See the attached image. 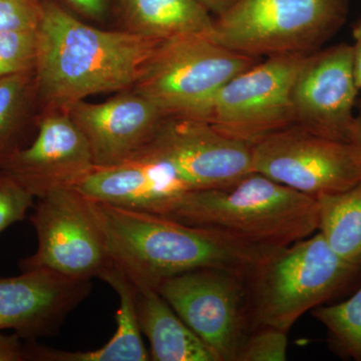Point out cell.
I'll use <instances>...</instances> for the list:
<instances>
[{
    "label": "cell",
    "mask_w": 361,
    "mask_h": 361,
    "mask_svg": "<svg viewBox=\"0 0 361 361\" xmlns=\"http://www.w3.org/2000/svg\"><path fill=\"white\" fill-rule=\"evenodd\" d=\"M137 311L152 360L216 361L210 349L158 292L137 291Z\"/></svg>",
    "instance_id": "obj_19"
},
{
    "label": "cell",
    "mask_w": 361,
    "mask_h": 361,
    "mask_svg": "<svg viewBox=\"0 0 361 361\" xmlns=\"http://www.w3.org/2000/svg\"><path fill=\"white\" fill-rule=\"evenodd\" d=\"M157 292L216 361H236L250 332L245 278L231 271L201 268L164 280Z\"/></svg>",
    "instance_id": "obj_10"
},
{
    "label": "cell",
    "mask_w": 361,
    "mask_h": 361,
    "mask_svg": "<svg viewBox=\"0 0 361 361\" xmlns=\"http://www.w3.org/2000/svg\"><path fill=\"white\" fill-rule=\"evenodd\" d=\"M199 2L205 7L216 18L223 16L226 13L236 6L241 0H198Z\"/></svg>",
    "instance_id": "obj_30"
},
{
    "label": "cell",
    "mask_w": 361,
    "mask_h": 361,
    "mask_svg": "<svg viewBox=\"0 0 361 361\" xmlns=\"http://www.w3.org/2000/svg\"></svg>",
    "instance_id": "obj_32"
},
{
    "label": "cell",
    "mask_w": 361,
    "mask_h": 361,
    "mask_svg": "<svg viewBox=\"0 0 361 361\" xmlns=\"http://www.w3.org/2000/svg\"><path fill=\"white\" fill-rule=\"evenodd\" d=\"M30 221L37 248L20 261L21 271L47 269L92 280L110 263L96 204L75 188H59L39 198Z\"/></svg>",
    "instance_id": "obj_7"
},
{
    "label": "cell",
    "mask_w": 361,
    "mask_h": 361,
    "mask_svg": "<svg viewBox=\"0 0 361 361\" xmlns=\"http://www.w3.org/2000/svg\"><path fill=\"white\" fill-rule=\"evenodd\" d=\"M311 314L326 329L337 355L361 361V286L345 301L318 306Z\"/></svg>",
    "instance_id": "obj_22"
},
{
    "label": "cell",
    "mask_w": 361,
    "mask_h": 361,
    "mask_svg": "<svg viewBox=\"0 0 361 361\" xmlns=\"http://www.w3.org/2000/svg\"><path fill=\"white\" fill-rule=\"evenodd\" d=\"M318 232L337 255L361 267V183L341 193L318 197Z\"/></svg>",
    "instance_id": "obj_20"
},
{
    "label": "cell",
    "mask_w": 361,
    "mask_h": 361,
    "mask_svg": "<svg viewBox=\"0 0 361 361\" xmlns=\"http://www.w3.org/2000/svg\"><path fill=\"white\" fill-rule=\"evenodd\" d=\"M35 198L13 178L0 172V233L25 219Z\"/></svg>",
    "instance_id": "obj_25"
},
{
    "label": "cell",
    "mask_w": 361,
    "mask_h": 361,
    "mask_svg": "<svg viewBox=\"0 0 361 361\" xmlns=\"http://www.w3.org/2000/svg\"><path fill=\"white\" fill-rule=\"evenodd\" d=\"M18 334H0V361H27L26 343Z\"/></svg>",
    "instance_id": "obj_27"
},
{
    "label": "cell",
    "mask_w": 361,
    "mask_h": 361,
    "mask_svg": "<svg viewBox=\"0 0 361 361\" xmlns=\"http://www.w3.org/2000/svg\"><path fill=\"white\" fill-rule=\"evenodd\" d=\"M349 6L350 0H241L214 20L212 39L259 59L310 56L339 32Z\"/></svg>",
    "instance_id": "obj_5"
},
{
    "label": "cell",
    "mask_w": 361,
    "mask_h": 361,
    "mask_svg": "<svg viewBox=\"0 0 361 361\" xmlns=\"http://www.w3.org/2000/svg\"><path fill=\"white\" fill-rule=\"evenodd\" d=\"M306 56L287 54L259 61L218 92L202 121L251 145L295 126L292 90Z\"/></svg>",
    "instance_id": "obj_8"
},
{
    "label": "cell",
    "mask_w": 361,
    "mask_h": 361,
    "mask_svg": "<svg viewBox=\"0 0 361 361\" xmlns=\"http://www.w3.org/2000/svg\"><path fill=\"white\" fill-rule=\"evenodd\" d=\"M163 42L94 27L45 0L37 28V106L66 111L85 97L132 89Z\"/></svg>",
    "instance_id": "obj_1"
},
{
    "label": "cell",
    "mask_w": 361,
    "mask_h": 361,
    "mask_svg": "<svg viewBox=\"0 0 361 361\" xmlns=\"http://www.w3.org/2000/svg\"><path fill=\"white\" fill-rule=\"evenodd\" d=\"M358 90L350 44L313 52L304 59L292 90L295 126L330 139L353 142Z\"/></svg>",
    "instance_id": "obj_12"
},
{
    "label": "cell",
    "mask_w": 361,
    "mask_h": 361,
    "mask_svg": "<svg viewBox=\"0 0 361 361\" xmlns=\"http://www.w3.org/2000/svg\"><path fill=\"white\" fill-rule=\"evenodd\" d=\"M90 290L92 280L47 269L0 277V332L13 330L25 341L54 336Z\"/></svg>",
    "instance_id": "obj_14"
},
{
    "label": "cell",
    "mask_w": 361,
    "mask_h": 361,
    "mask_svg": "<svg viewBox=\"0 0 361 361\" xmlns=\"http://www.w3.org/2000/svg\"><path fill=\"white\" fill-rule=\"evenodd\" d=\"M37 30L0 33V80L35 71Z\"/></svg>",
    "instance_id": "obj_23"
},
{
    "label": "cell",
    "mask_w": 361,
    "mask_h": 361,
    "mask_svg": "<svg viewBox=\"0 0 361 361\" xmlns=\"http://www.w3.org/2000/svg\"><path fill=\"white\" fill-rule=\"evenodd\" d=\"M132 157L163 164L189 190L229 186L253 173L252 145L206 121L166 116L152 139Z\"/></svg>",
    "instance_id": "obj_11"
},
{
    "label": "cell",
    "mask_w": 361,
    "mask_h": 361,
    "mask_svg": "<svg viewBox=\"0 0 361 361\" xmlns=\"http://www.w3.org/2000/svg\"><path fill=\"white\" fill-rule=\"evenodd\" d=\"M259 61L223 47L212 37L169 40L149 59L132 89L166 116L203 120L218 92Z\"/></svg>",
    "instance_id": "obj_6"
},
{
    "label": "cell",
    "mask_w": 361,
    "mask_h": 361,
    "mask_svg": "<svg viewBox=\"0 0 361 361\" xmlns=\"http://www.w3.org/2000/svg\"><path fill=\"white\" fill-rule=\"evenodd\" d=\"M360 272L318 231L278 249L245 278L250 331L275 327L289 332L304 313L338 296Z\"/></svg>",
    "instance_id": "obj_4"
},
{
    "label": "cell",
    "mask_w": 361,
    "mask_h": 361,
    "mask_svg": "<svg viewBox=\"0 0 361 361\" xmlns=\"http://www.w3.org/2000/svg\"><path fill=\"white\" fill-rule=\"evenodd\" d=\"M158 214L269 248L310 237L319 225L317 199L255 172L229 186L189 190Z\"/></svg>",
    "instance_id": "obj_3"
},
{
    "label": "cell",
    "mask_w": 361,
    "mask_h": 361,
    "mask_svg": "<svg viewBox=\"0 0 361 361\" xmlns=\"http://www.w3.org/2000/svg\"><path fill=\"white\" fill-rule=\"evenodd\" d=\"M94 204L110 259L137 291H157L164 280L201 268L231 271L246 278L280 249L160 214Z\"/></svg>",
    "instance_id": "obj_2"
},
{
    "label": "cell",
    "mask_w": 361,
    "mask_h": 361,
    "mask_svg": "<svg viewBox=\"0 0 361 361\" xmlns=\"http://www.w3.org/2000/svg\"><path fill=\"white\" fill-rule=\"evenodd\" d=\"M118 296L116 330L103 348L92 351H66L47 348L37 341H26L27 361H148L137 311V290L129 278L110 261L99 276Z\"/></svg>",
    "instance_id": "obj_17"
},
{
    "label": "cell",
    "mask_w": 361,
    "mask_h": 361,
    "mask_svg": "<svg viewBox=\"0 0 361 361\" xmlns=\"http://www.w3.org/2000/svg\"><path fill=\"white\" fill-rule=\"evenodd\" d=\"M42 13V0H0V33L37 30Z\"/></svg>",
    "instance_id": "obj_26"
},
{
    "label": "cell",
    "mask_w": 361,
    "mask_h": 361,
    "mask_svg": "<svg viewBox=\"0 0 361 361\" xmlns=\"http://www.w3.org/2000/svg\"><path fill=\"white\" fill-rule=\"evenodd\" d=\"M353 142L357 145L361 149V106L357 115L355 116V125H353Z\"/></svg>",
    "instance_id": "obj_31"
},
{
    "label": "cell",
    "mask_w": 361,
    "mask_h": 361,
    "mask_svg": "<svg viewBox=\"0 0 361 361\" xmlns=\"http://www.w3.org/2000/svg\"><path fill=\"white\" fill-rule=\"evenodd\" d=\"M73 188L94 201L157 214L175 197L189 191L170 169L141 157L94 166Z\"/></svg>",
    "instance_id": "obj_16"
},
{
    "label": "cell",
    "mask_w": 361,
    "mask_h": 361,
    "mask_svg": "<svg viewBox=\"0 0 361 361\" xmlns=\"http://www.w3.org/2000/svg\"><path fill=\"white\" fill-rule=\"evenodd\" d=\"M125 30L163 42L212 37L214 20L198 0H120Z\"/></svg>",
    "instance_id": "obj_18"
},
{
    "label": "cell",
    "mask_w": 361,
    "mask_h": 361,
    "mask_svg": "<svg viewBox=\"0 0 361 361\" xmlns=\"http://www.w3.org/2000/svg\"><path fill=\"white\" fill-rule=\"evenodd\" d=\"M89 142L94 166L128 160L152 139L166 118L153 102L133 89L104 103L80 101L68 111Z\"/></svg>",
    "instance_id": "obj_15"
},
{
    "label": "cell",
    "mask_w": 361,
    "mask_h": 361,
    "mask_svg": "<svg viewBox=\"0 0 361 361\" xmlns=\"http://www.w3.org/2000/svg\"><path fill=\"white\" fill-rule=\"evenodd\" d=\"M37 106L35 71L0 80V167L23 148V135Z\"/></svg>",
    "instance_id": "obj_21"
},
{
    "label": "cell",
    "mask_w": 361,
    "mask_h": 361,
    "mask_svg": "<svg viewBox=\"0 0 361 361\" xmlns=\"http://www.w3.org/2000/svg\"><path fill=\"white\" fill-rule=\"evenodd\" d=\"M78 13L90 20H102L108 13L111 0H63Z\"/></svg>",
    "instance_id": "obj_28"
},
{
    "label": "cell",
    "mask_w": 361,
    "mask_h": 361,
    "mask_svg": "<svg viewBox=\"0 0 361 361\" xmlns=\"http://www.w3.org/2000/svg\"><path fill=\"white\" fill-rule=\"evenodd\" d=\"M288 331L275 327L251 330L240 348L236 361H285Z\"/></svg>",
    "instance_id": "obj_24"
},
{
    "label": "cell",
    "mask_w": 361,
    "mask_h": 361,
    "mask_svg": "<svg viewBox=\"0 0 361 361\" xmlns=\"http://www.w3.org/2000/svg\"><path fill=\"white\" fill-rule=\"evenodd\" d=\"M353 37L355 44L351 45L353 51V63H355V73L356 82L360 90H361V18L353 26Z\"/></svg>",
    "instance_id": "obj_29"
},
{
    "label": "cell",
    "mask_w": 361,
    "mask_h": 361,
    "mask_svg": "<svg viewBox=\"0 0 361 361\" xmlns=\"http://www.w3.org/2000/svg\"><path fill=\"white\" fill-rule=\"evenodd\" d=\"M253 172L307 196L341 193L361 183V149L292 126L252 145Z\"/></svg>",
    "instance_id": "obj_9"
},
{
    "label": "cell",
    "mask_w": 361,
    "mask_h": 361,
    "mask_svg": "<svg viewBox=\"0 0 361 361\" xmlns=\"http://www.w3.org/2000/svg\"><path fill=\"white\" fill-rule=\"evenodd\" d=\"M32 144L14 152L0 172L35 198L59 188H73L94 167L89 142L68 111H42Z\"/></svg>",
    "instance_id": "obj_13"
}]
</instances>
